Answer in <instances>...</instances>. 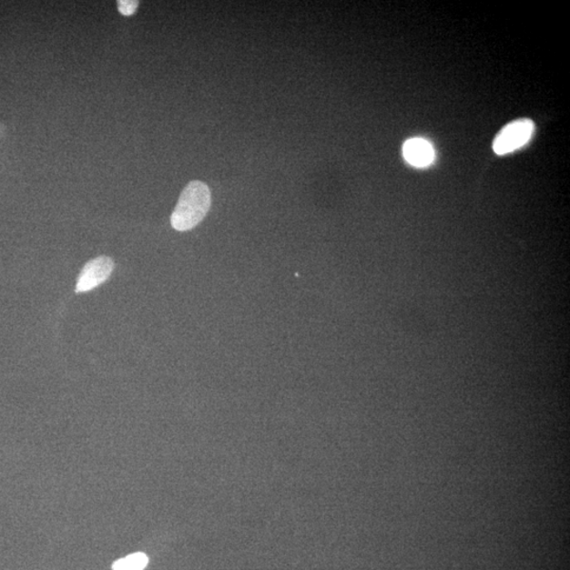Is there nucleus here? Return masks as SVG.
<instances>
[{
  "label": "nucleus",
  "mask_w": 570,
  "mask_h": 570,
  "mask_svg": "<svg viewBox=\"0 0 570 570\" xmlns=\"http://www.w3.org/2000/svg\"><path fill=\"white\" fill-rule=\"evenodd\" d=\"M402 155L404 160L417 168L429 167L435 158L433 144L421 137L410 138V140L404 142Z\"/></svg>",
  "instance_id": "4"
},
{
  "label": "nucleus",
  "mask_w": 570,
  "mask_h": 570,
  "mask_svg": "<svg viewBox=\"0 0 570 570\" xmlns=\"http://www.w3.org/2000/svg\"><path fill=\"white\" fill-rule=\"evenodd\" d=\"M534 123L529 118H520L510 122L494 137V151L498 156L512 154L524 148L533 137Z\"/></svg>",
  "instance_id": "2"
},
{
  "label": "nucleus",
  "mask_w": 570,
  "mask_h": 570,
  "mask_svg": "<svg viewBox=\"0 0 570 570\" xmlns=\"http://www.w3.org/2000/svg\"><path fill=\"white\" fill-rule=\"evenodd\" d=\"M5 126L2 122H0V140L5 136Z\"/></svg>",
  "instance_id": "7"
},
{
  "label": "nucleus",
  "mask_w": 570,
  "mask_h": 570,
  "mask_svg": "<svg viewBox=\"0 0 570 570\" xmlns=\"http://www.w3.org/2000/svg\"><path fill=\"white\" fill-rule=\"evenodd\" d=\"M148 556L143 553H136L119 559L112 565V570H144L148 565Z\"/></svg>",
  "instance_id": "5"
},
{
  "label": "nucleus",
  "mask_w": 570,
  "mask_h": 570,
  "mask_svg": "<svg viewBox=\"0 0 570 570\" xmlns=\"http://www.w3.org/2000/svg\"><path fill=\"white\" fill-rule=\"evenodd\" d=\"M210 204L211 194L208 185L201 181L190 182L178 198L170 218L171 227L178 231L196 228L208 215Z\"/></svg>",
  "instance_id": "1"
},
{
  "label": "nucleus",
  "mask_w": 570,
  "mask_h": 570,
  "mask_svg": "<svg viewBox=\"0 0 570 570\" xmlns=\"http://www.w3.org/2000/svg\"><path fill=\"white\" fill-rule=\"evenodd\" d=\"M117 4V9L124 16L134 15L138 8V2L136 0H119Z\"/></svg>",
  "instance_id": "6"
},
{
  "label": "nucleus",
  "mask_w": 570,
  "mask_h": 570,
  "mask_svg": "<svg viewBox=\"0 0 570 570\" xmlns=\"http://www.w3.org/2000/svg\"><path fill=\"white\" fill-rule=\"evenodd\" d=\"M115 270V262L109 257L101 256L86 263L76 282V293L92 290L109 280Z\"/></svg>",
  "instance_id": "3"
}]
</instances>
